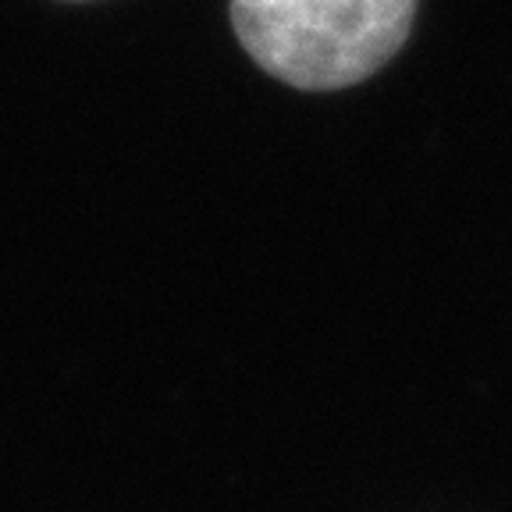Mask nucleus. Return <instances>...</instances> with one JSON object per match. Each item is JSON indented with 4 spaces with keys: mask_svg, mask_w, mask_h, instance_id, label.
<instances>
[{
    "mask_svg": "<svg viewBox=\"0 0 512 512\" xmlns=\"http://www.w3.org/2000/svg\"><path fill=\"white\" fill-rule=\"evenodd\" d=\"M416 0H232L242 47L299 89L367 79L406 43Z\"/></svg>",
    "mask_w": 512,
    "mask_h": 512,
    "instance_id": "1",
    "label": "nucleus"
}]
</instances>
